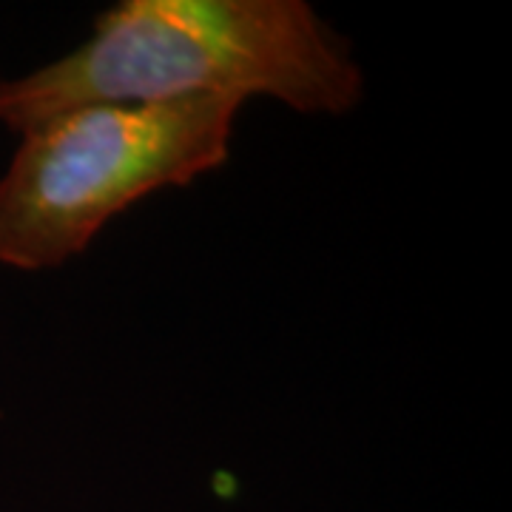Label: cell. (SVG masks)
Here are the masks:
<instances>
[{
    "label": "cell",
    "instance_id": "obj_2",
    "mask_svg": "<svg viewBox=\"0 0 512 512\" xmlns=\"http://www.w3.org/2000/svg\"><path fill=\"white\" fill-rule=\"evenodd\" d=\"M239 106L228 97L89 103L23 131L0 180V268H57L128 205L220 168Z\"/></svg>",
    "mask_w": 512,
    "mask_h": 512
},
{
    "label": "cell",
    "instance_id": "obj_1",
    "mask_svg": "<svg viewBox=\"0 0 512 512\" xmlns=\"http://www.w3.org/2000/svg\"><path fill=\"white\" fill-rule=\"evenodd\" d=\"M362 86L345 40L302 0H126L72 55L0 80V123L23 134L89 103L191 97H274L305 114H345Z\"/></svg>",
    "mask_w": 512,
    "mask_h": 512
}]
</instances>
